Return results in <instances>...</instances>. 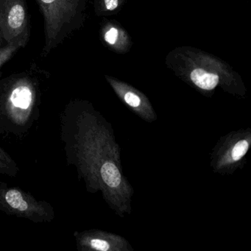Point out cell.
Segmentation results:
<instances>
[{"mask_svg":"<svg viewBox=\"0 0 251 251\" xmlns=\"http://www.w3.org/2000/svg\"><path fill=\"white\" fill-rule=\"evenodd\" d=\"M39 71L15 73L0 80V115L9 122V130L30 126L36 116L42 96Z\"/></svg>","mask_w":251,"mask_h":251,"instance_id":"cell-1","label":"cell"},{"mask_svg":"<svg viewBox=\"0 0 251 251\" xmlns=\"http://www.w3.org/2000/svg\"><path fill=\"white\" fill-rule=\"evenodd\" d=\"M36 1L44 18L45 43L42 54L47 56L77 27L80 0Z\"/></svg>","mask_w":251,"mask_h":251,"instance_id":"cell-2","label":"cell"},{"mask_svg":"<svg viewBox=\"0 0 251 251\" xmlns=\"http://www.w3.org/2000/svg\"><path fill=\"white\" fill-rule=\"evenodd\" d=\"M0 211L35 223H51L55 218V209L50 202L3 182H0Z\"/></svg>","mask_w":251,"mask_h":251,"instance_id":"cell-3","label":"cell"},{"mask_svg":"<svg viewBox=\"0 0 251 251\" xmlns=\"http://www.w3.org/2000/svg\"><path fill=\"white\" fill-rule=\"evenodd\" d=\"M0 30L5 44L26 46L30 36L27 0H0Z\"/></svg>","mask_w":251,"mask_h":251,"instance_id":"cell-4","label":"cell"},{"mask_svg":"<svg viewBox=\"0 0 251 251\" xmlns=\"http://www.w3.org/2000/svg\"><path fill=\"white\" fill-rule=\"evenodd\" d=\"M191 79L197 86L205 90L214 89L219 83L217 75L207 73L202 69L194 70L191 73Z\"/></svg>","mask_w":251,"mask_h":251,"instance_id":"cell-5","label":"cell"},{"mask_svg":"<svg viewBox=\"0 0 251 251\" xmlns=\"http://www.w3.org/2000/svg\"><path fill=\"white\" fill-rule=\"evenodd\" d=\"M101 178L111 188L118 187L121 183V175L117 167L111 162H105L101 166Z\"/></svg>","mask_w":251,"mask_h":251,"instance_id":"cell-6","label":"cell"},{"mask_svg":"<svg viewBox=\"0 0 251 251\" xmlns=\"http://www.w3.org/2000/svg\"><path fill=\"white\" fill-rule=\"evenodd\" d=\"M20 170L15 160L0 146V175L16 177L20 173Z\"/></svg>","mask_w":251,"mask_h":251,"instance_id":"cell-7","label":"cell"},{"mask_svg":"<svg viewBox=\"0 0 251 251\" xmlns=\"http://www.w3.org/2000/svg\"><path fill=\"white\" fill-rule=\"evenodd\" d=\"M24 48L20 43L5 44L0 48V69L2 66L11 59L17 50Z\"/></svg>","mask_w":251,"mask_h":251,"instance_id":"cell-8","label":"cell"},{"mask_svg":"<svg viewBox=\"0 0 251 251\" xmlns=\"http://www.w3.org/2000/svg\"><path fill=\"white\" fill-rule=\"evenodd\" d=\"M249 144L246 140L238 142L232 150V158L233 161H237L242 158L248 152Z\"/></svg>","mask_w":251,"mask_h":251,"instance_id":"cell-9","label":"cell"},{"mask_svg":"<svg viewBox=\"0 0 251 251\" xmlns=\"http://www.w3.org/2000/svg\"><path fill=\"white\" fill-rule=\"evenodd\" d=\"M124 99L126 102L133 108H137L140 105V98L135 94L132 93V92L126 93Z\"/></svg>","mask_w":251,"mask_h":251,"instance_id":"cell-10","label":"cell"},{"mask_svg":"<svg viewBox=\"0 0 251 251\" xmlns=\"http://www.w3.org/2000/svg\"><path fill=\"white\" fill-rule=\"evenodd\" d=\"M118 36V30L116 28H111L105 33V39L108 43L114 45Z\"/></svg>","mask_w":251,"mask_h":251,"instance_id":"cell-11","label":"cell"},{"mask_svg":"<svg viewBox=\"0 0 251 251\" xmlns=\"http://www.w3.org/2000/svg\"><path fill=\"white\" fill-rule=\"evenodd\" d=\"M105 7L109 11L116 9L118 6V0H104Z\"/></svg>","mask_w":251,"mask_h":251,"instance_id":"cell-12","label":"cell"},{"mask_svg":"<svg viewBox=\"0 0 251 251\" xmlns=\"http://www.w3.org/2000/svg\"><path fill=\"white\" fill-rule=\"evenodd\" d=\"M5 45V41H4L3 37H2V33H1V30H0V48Z\"/></svg>","mask_w":251,"mask_h":251,"instance_id":"cell-13","label":"cell"}]
</instances>
